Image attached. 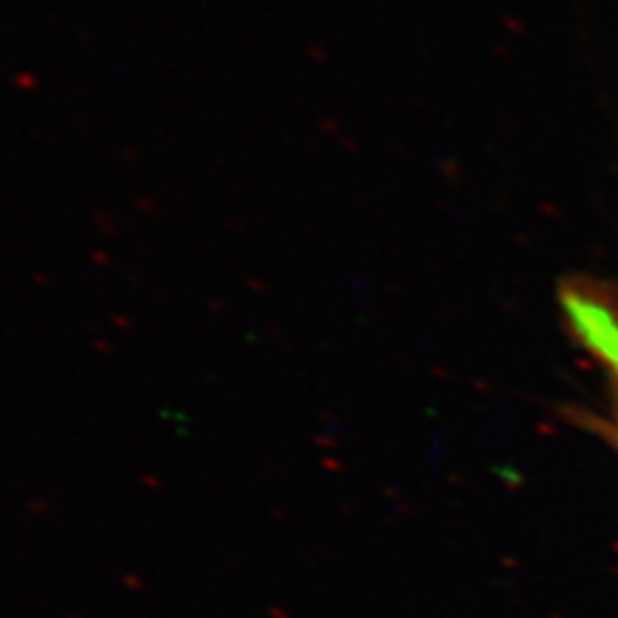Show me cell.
I'll list each match as a JSON object with an SVG mask.
<instances>
[{
  "label": "cell",
  "instance_id": "6da1fadb",
  "mask_svg": "<svg viewBox=\"0 0 618 618\" xmlns=\"http://www.w3.org/2000/svg\"><path fill=\"white\" fill-rule=\"evenodd\" d=\"M561 307L575 330L577 340L600 361L613 386L618 422V314L608 302L582 289H567L561 294Z\"/></svg>",
  "mask_w": 618,
  "mask_h": 618
}]
</instances>
